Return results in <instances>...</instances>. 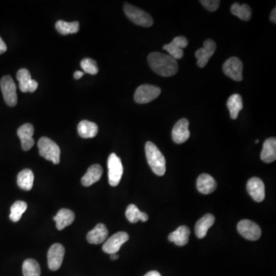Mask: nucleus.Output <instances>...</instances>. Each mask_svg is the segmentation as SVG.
Segmentation results:
<instances>
[{
    "label": "nucleus",
    "mask_w": 276,
    "mask_h": 276,
    "mask_svg": "<svg viewBox=\"0 0 276 276\" xmlns=\"http://www.w3.org/2000/svg\"><path fill=\"white\" fill-rule=\"evenodd\" d=\"M227 108L232 119L235 120L239 116V113L243 108L242 99L240 95L234 94L230 96L227 101Z\"/></svg>",
    "instance_id": "a878e982"
},
{
    "label": "nucleus",
    "mask_w": 276,
    "mask_h": 276,
    "mask_svg": "<svg viewBox=\"0 0 276 276\" xmlns=\"http://www.w3.org/2000/svg\"><path fill=\"white\" fill-rule=\"evenodd\" d=\"M17 134L22 144V148L25 151H28L34 145L35 141L33 139L34 134V127L31 124H25L18 129Z\"/></svg>",
    "instance_id": "f3484780"
},
{
    "label": "nucleus",
    "mask_w": 276,
    "mask_h": 276,
    "mask_svg": "<svg viewBox=\"0 0 276 276\" xmlns=\"http://www.w3.org/2000/svg\"><path fill=\"white\" fill-rule=\"evenodd\" d=\"M189 121L188 119L182 118L176 122L172 131V138L176 144H180L189 139Z\"/></svg>",
    "instance_id": "4468645a"
},
{
    "label": "nucleus",
    "mask_w": 276,
    "mask_h": 276,
    "mask_svg": "<svg viewBox=\"0 0 276 276\" xmlns=\"http://www.w3.org/2000/svg\"><path fill=\"white\" fill-rule=\"evenodd\" d=\"M65 256V248L59 243H55L48 252V265L52 271L59 269Z\"/></svg>",
    "instance_id": "f8f14e48"
},
{
    "label": "nucleus",
    "mask_w": 276,
    "mask_h": 276,
    "mask_svg": "<svg viewBox=\"0 0 276 276\" xmlns=\"http://www.w3.org/2000/svg\"><path fill=\"white\" fill-rule=\"evenodd\" d=\"M16 78L19 81V88L21 91L26 92L36 91L38 87V83L36 80L32 79L30 72L26 69H22L18 71Z\"/></svg>",
    "instance_id": "dca6fc26"
},
{
    "label": "nucleus",
    "mask_w": 276,
    "mask_h": 276,
    "mask_svg": "<svg viewBox=\"0 0 276 276\" xmlns=\"http://www.w3.org/2000/svg\"><path fill=\"white\" fill-rule=\"evenodd\" d=\"M146 158L154 173L158 176H164L166 173V160L161 150L154 143L148 141L145 145Z\"/></svg>",
    "instance_id": "f03ea898"
},
{
    "label": "nucleus",
    "mask_w": 276,
    "mask_h": 276,
    "mask_svg": "<svg viewBox=\"0 0 276 276\" xmlns=\"http://www.w3.org/2000/svg\"><path fill=\"white\" fill-rule=\"evenodd\" d=\"M39 155L48 160L52 161L54 164H58L60 163V155L61 150L58 144H55L52 140L49 137H42L38 142Z\"/></svg>",
    "instance_id": "7ed1b4c3"
},
{
    "label": "nucleus",
    "mask_w": 276,
    "mask_h": 276,
    "mask_svg": "<svg viewBox=\"0 0 276 276\" xmlns=\"http://www.w3.org/2000/svg\"><path fill=\"white\" fill-rule=\"evenodd\" d=\"M125 216L128 221L131 223H137L140 220L142 222H147L148 220V215L140 211L134 204H131L128 206Z\"/></svg>",
    "instance_id": "cd10ccee"
},
{
    "label": "nucleus",
    "mask_w": 276,
    "mask_h": 276,
    "mask_svg": "<svg viewBox=\"0 0 276 276\" xmlns=\"http://www.w3.org/2000/svg\"><path fill=\"white\" fill-rule=\"evenodd\" d=\"M200 4L210 12H215L220 7V1L219 0H201Z\"/></svg>",
    "instance_id": "72a5a7b5"
},
{
    "label": "nucleus",
    "mask_w": 276,
    "mask_h": 276,
    "mask_svg": "<svg viewBox=\"0 0 276 276\" xmlns=\"http://www.w3.org/2000/svg\"><path fill=\"white\" fill-rule=\"evenodd\" d=\"M231 13L234 16H237L239 19L243 21L250 20L252 17V10L250 6L247 4H240L236 3L232 5L230 8Z\"/></svg>",
    "instance_id": "c85d7f7f"
},
{
    "label": "nucleus",
    "mask_w": 276,
    "mask_h": 276,
    "mask_svg": "<svg viewBox=\"0 0 276 276\" xmlns=\"http://www.w3.org/2000/svg\"><path fill=\"white\" fill-rule=\"evenodd\" d=\"M190 235L191 230L189 228L186 226H181L169 235L168 239L178 247H183L188 243Z\"/></svg>",
    "instance_id": "aec40b11"
},
{
    "label": "nucleus",
    "mask_w": 276,
    "mask_h": 276,
    "mask_svg": "<svg viewBox=\"0 0 276 276\" xmlns=\"http://www.w3.org/2000/svg\"><path fill=\"white\" fill-rule=\"evenodd\" d=\"M215 223V217L210 213L206 214L204 217L197 221L195 226V233L199 239H203L207 234L209 228Z\"/></svg>",
    "instance_id": "4be33fe9"
},
{
    "label": "nucleus",
    "mask_w": 276,
    "mask_h": 276,
    "mask_svg": "<svg viewBox=\"0 0 276 276\" xmlns=\"http://www.w3.org/2000/svg\"><path fill=\"white\" fill-rule=\"evenodd\" d=\"M22 273L24 276H40V266L35 259H26L22 265Z\"/></svg>",
    "instance_id": "7c9ffc66"
},
{
    "label": "nucleus",
    "mask_w": 276,
    "mask_h": 276,
    "mask_svg": "<svg viewBox=\"0 0 276 276\" xmlns=\"http://www.w3.org/2000/svg\"><path fill=\"white\" fill-rule=\"evenodd\" d=\"M103 169L99 164H94L87 169V173L81 178L83 186L90 187L102 178Z\"/></svg>",
    "instance_id": "412c9836"
},
{
    "label": "nucleus",
    "mask_w": 276,
    "mask_h": 276,
    "mask_svg": "<svg viewBox=\"0 0 276 276\" xmlns=\"http://www.w3.org/2000/svg\"><path fill=\"white\" fill-rule=\"evenodd\" d=\"M55 28L60 34L66 35L74 34L79 31V22H68L66 21L59 20L55 23Z\"/></svg>",
    "instance_id": "c756f323"
},
{
    "label": "nucleus",
    "mask_w": 276,
    "mask_h": 276,
    "mask_svg": "<svg viewBox=\"0 0 276 276\" xmlns=\"http://www.w3.org/2000/svg\"><path fill=\"white\" fill-rule=\"evenodd\" d=\"M53 220L56 223L57 229L58 230H63L73 223L75 220V214L70 209H62L53 217Z\"/></svg>",
    "instance_id": "b1692460"
},
{
    "label": "nucleus",
    "mask_w": 276,
    "mask_h": 276,
    "mask_svg": "<svg viewBox=\"0 0 276 276\" xmlns=\"http://www.w3.org/2000/svg\"><path fill=\"white\" fill-rule=\"evenodd\" d=\"M147 60L152 70L161 76H173L177 73L179 69L176 60L161 52H152L148 55Z\"/></svg>",
    "instance_id": "f257e3e1"
},
{
    "label": "nucleus",
    "mask_w": 276,
    "mask_h": 276,
    "mask_svg": "<svg viewBox=\"0 0 276 276\" xmlns=\"http://www.w3.org/2000/svg\"><path fill=\"white\" fill-rule=\"evenodd\" d=\"M34 183V173L29 169H25L19 172L17 176L18 186L24 191L32 190Z\"/></svg>",
    "instance_id": "bb28decb"
},
{
    "label": "nucleus",
    "mask_w": 276,
    "mask_h": 276,
    "mask_svg": "<svg viewBox=\"0 0 276 276\" xmlns=\"http://www.w3.org/2000/svg\"><path fill=\"white\" fill-rule=\"evenodd\" d=\"M7 44L3 40L2 38L0 37V55L4 54V52H7Z\"/></svg>",
    "instance_id": "f704fd0d"
},
{
    "label": "nucleus",
    "mask_w": 276,
    "mask_h": 276,
    "mask_svg": "<svg viewBox=\"0 0 276 276\" xmlns=\"http://www.w3.org/2000/svg\"><path fill=\"white\" fill-rule=\"evenodd\" d=\"M0 87L6 103L10 107L16 106L18 101L16 85L12 77L10 75L4 76L0 81Z\"/></svg>",
    "instance_id": "0eeeda50"
},
{
    "label": "nucleus",
    "mask_w": 276,
    "mask_h": 276,
    "mask_svg": "<svg viewBox=\"0 0 276 276\" xmlns=\"http://www.w3.org/2000/svg\"><path fill=\"white\" fill-rule=\"evenodd\" d=\"M78 132L82 138H93L99 132L98 125L89 120H81L78 125Z\"/></svg>",
    "instance_id": "393cba45"
},
{
    "label": "nucleus",
    "mask_w": 276,
    "mask_h": 276,
    "mask_svg": "<svg viewBox=\"0 0 276 276\" xmlns=\"http://www.w3.org/2000/svg\"><path fill=\"white\" fill-rule=\"evenodd\" d=\"M108 236V230L105 225L99 223L95 229L87 233V240L89 243L99 245L106 241Z\"/></svg>",
    "instance_id": "6ab92c4d"
},
{
    "label": "nucleus",
    "mask_w": 276,
    "mask_h": 276,
    "mask_svg": "<svg viewBox=\"0 0 276 276\" xmlns=\"http://www.w3.org/2000/svg\"><path fill=\"white\" fill-rule=\"evenodd\" d=\"M119 256L117 253H114V254L111 255V260H117L118 259Z\"/></svg>",
    "instance_id": "58836bf2"
},
{
    "label": "nucleus",
    "mask_w": 276,
    "mask_h": 276,
    "mask_svg": "<svg viewBox=\"0 0 276 276\" xmlns=\"http://www.w3.org/2000/svg\"><path fill=\"white\" fill-rule=\"evenodd\" d=\"M83 75H84V72H81V71H76V72H75V74H74V78H75V79L78 80L80 79Z\"/></svg>",
    "instance_id": "e433bc0d"
},
{
    "label": "nucleus",
    "mask_w": 276,
    "mask_h": 276,
    "mask_svg": "<svg viewBox=\"0 0 276 276\" xmlns=\"http://www.w3.org/2000/svg\"><path fill=\"white\" fill-rule=\"evenodd\" d=\"M128 239L129 235L128 233L125 232H118L105 241L102 250L108 254H114L120 250L121 246L128 241Z\"/></svg>",
    "instance_id": "9b49d317"
},
{
    "label": "nucleus",
    "mask_w": 276,
    "mask_h": 276,
    "mask_svg": "<svg viewBox=\"0 0 276 276\" xmlns=\"http://www.w3.org/2000/svg\"><path fill=\"white\" fill-rule=\"evenodd\" d=\"M161 89L152 84L139 86L134 94V100L138 104H147L159 97Z\"/></svg>",
    "instance_id": "423d86ee"
},
{
    "label": "nucleus",
    "mask_w": 276,
    "mask_h": 276,
    "mask_svg": "<svg viewBox=\"0 0 276 276\" xmlns=\"http://www.w3.org/2000/svg\"><path fill=\"white\" fill-rule=\"evenodd\" d=\"M197 187L199 192L207 195L217 189V181L210 175L203 173L197 178Z\"/></svg>",
    "instance_id": "a211bd4d"
},
{
    "label": "nucleus",
    "mask_w": 276,
    "mask_h": 276,
    "mask_svg": "<svg viewBox=\"0 0 276 276\" xmlns=\"http://www.w3.org/2000/svg\"><path fill=\"white\" fill-rule=\"evenodd\" d=\"M108 182L111 187H117L123 176L124 167L120 158L111 154L108 159Z\"/></svg>",
    "instance_id": "39448f33"
},
{
    "label": "nucleus",
    "mask_w": 276,
    "mask_h": 276,
    "mask_svg": "<svg viewBox=\"0 0 276 276\" xmlns=\"http://www.w3.org/2000/svg\"><path fill=\"white\" fill-rule=\"evenodd\" d=\"M223 70L225 75L234 81H241L243 79V65L242 61L236 57H232L226 60L223 64Z\"/></svg>",
    "instance_id": "1a4fd4ad"
},
{
    "label": "nucleus",
    "mask_w": 276,
    "mask_h": 276,
    "mask_svg": "<svg viewBox=\"0 0 276 276\" xmlns=\"http://www.w3.org/2000/svg\"><path fill=\"white\" fill-rule=\"evenodd\" d=\"M259 140H256V144H258V143H259Z\"/></svg>",
    "instance_id": "ea45409f"
},
{
    "label": "nucleus",
    "mask_w": 276,
    "mask_h": 276,
    "mask_svg": "<svg viewBox=\"0 0 276 276\" xmlns=\"http://www.w3.org/2000/svg\"><path fill=\"white\" fill-rule=\"evenodd\" d=\"M188 45V40L184 36H177L174 38L170 43L166 44L163 46L164 50L169 52V55L175 60L181 59L183 56V50Z\"/></svg>",
    "instance_id": "9d476101"
},
{
    "label": "nucleus",
    "mask_w": 276,
    "mask_h": 276,
    "mask_svg": "<svg viewBox=\"0 0 276 276\" xmlns=\"http://www.w3.org/2000/svg\"><path fill=\"white\" fill-rule=\"evenodd\" d=\"M81 67L84 72L90 75H96L99 73V67L97 63L90 58H84L81 62Z\"/></svg>",
    "instance_id": "473e14b6"
},
{
    "label": "nucleus",
    "mask_w": 276,
    "mask_h": 276,
    "mask_svg": "<svg viewBox=\"0 0 276 276\" xmlns=\"http://www.w3.org/2000/svg\"><path fill=\"white\" fill-rule=\"evenodd\" d=\"M261 159L267 164L273 162L276 160V139L270 137L264 142L261 153Z\"/></svg>",
    "instance_id": "5701e85b"
},
{
    "label": "nucleus",
    "mask_w": 276,
    "mask_h": 276,
    "mask_svg": "<svg viewBox=\"0 0 276 276\" xmlns=\"http://www.w3.org/2000/svg\"><path fill=\"white\" fill-rule=\"evenodd\" d=\"M247 191L252 198L258 203L263 201L265 197V188L262 179L253 177L249 179L247 185Z\"/></svg>",
    "instance_id": "2eb2a0df"
},
{
    "label": "nucleus",
    "mask_w": 276,
    "mask_h": 276,
    "mask_svg": "<svg viewBox=\"0 0 276 276\" xmlns=\"http://www.w3.org/2000/svg\"><path fill=\"white\" fill-rule=\"evenodd\" d=\"M27 207H28L27 203L21 200L13 203L10 209V220L13 222L19 221L22 218V214L26 211Z\"/></svg>",
    "instance_id": "2f4dec72"
},
{
    "label": "nucleus",
    "mask_w": 276,
    "mask_h": 276,
    "mask_svg": "<svg viewBox=\"0 0 276 276\" xmlns=\"http://www.w3.org/2000/svg\"><path fill=\"white\" fill-rule=\"evenodd\" d=\"M124 11L127 17L136 25L143 27H150L154 24L153 18L149 13L134 6L126 4L124 7Z\"/></svg>",
    "instance_id": "20e7f679"
},
{
    "label": "nucleus",
    "mask_w": 276,
    "mask_h": 276,
    "mask_svg": "<svg viewBox=\"0 0 276 276\" xmlns=\"http://www.w3.org/2000/svg\"><path fill=\"white\" fill-rule=\"evenodd\" d=\"M217 49V44L212 39H207L203 42V47L196 52L195 56L197 58V66L204 68L207 65L209 58L212 56Z\"/></svg>",
    "instance_id": "ddd939ff"
},
{
    "label": "nucleus",
    "mask_w": 276,
    "mask_h": 276,
    "mask_svg": "<svg viewBox=\"0 0 276 276\" xmlns=\"http://www.w3.org/2000/svg\"><path fill=\"white\" fill-rule=\"evenodd\" d=\"M270 19L273 23H276V9H273L271 13V16H270Z\"/></svg>",
    "instance_id": "c9c22d12"
},
{
    "label": "nucleus",
    "mask_w": 276,
    "mask_h": 276,
    "mask_svg": "<svg viewBox=\"0 0 276 276\" xmlns=\"http://www.w3.org/2000/svg\"><path fill=\"white\" fill-rule=\"evenodd\" d=\"M237 229L242 237L250 241L258 240L262 235V230L259 225L251 220H241L238 223Z\"/></svg>",
    "instance_id": "6e6552de"
},
{
    "label": "nucleus",
    "mask_w": 276,
    "mask_h": 276,
    "mask_svg": "<svg viewBox=\"0 0 276 276\" xmlns=\"http://www.w3.org/2000/svg\"><path fill=\"white\" fill-rule=\"evenodd\" d=\"M144 276H161L158 271H150L147 272Z\"/></svg>",
    "instance_id": "4c0bfd02"
}]
</instances>
